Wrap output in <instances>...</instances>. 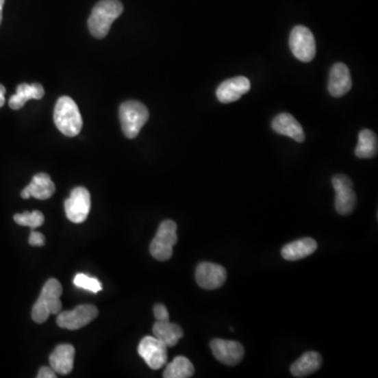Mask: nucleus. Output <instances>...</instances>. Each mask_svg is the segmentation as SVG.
<instances>
[{
    "label": "nucleus",
    "instance_id": "f257e3e1",
    "mask_svg": "<svg viewBox=\"0 0 378 378\" xmlns=\"http://www.w3.org/2000/svg\"><path fill=\"white\" fill-rule=\"evenodd\" d=\"M123 5L119 0H101L94 5L88 18L90 34L96 38H104L114 21L121 15Z\"/></svg>",
    "mask_w": 378,
    "mask_h": 378
},
{
    "label": "nucleus",
    "instance_id": "f03ea898",
    "mask_svg": "<svg viewBox=\"0 0 378 378\" xmlns=\"http://www.w3.org/2000/svg\"><path fill=\"white\" fill-rule=\"evenodd\" d=\"M62 295V286L56 279H50L43 286L32 310V318L37 324H42L50 315L58 314L62 308L60 297Z\"/></svg>",
    "mask_w": 378,
    "mask_h": 378
},
{
    "label": "nucleus",
    "instance_id": "7ed1b4c3",
    "mask_svg": "<svg viewBox=\"0 0 378 378\" xmlns=\"http://www.w3.org/2000/svg\"><path fill=\"white\" fill-rule=\"evenodd\" d=\"M54 121L57 129L66 137L78 136L84 125L78 106L68 96H63L57 101L54 110Z\"/></svg>",
    "mask_w": 378,
    "mask_h": 378
},
{
    "label": "nucleus",
    "instance_id": "20e7f679",
    "mask_svg": "<svg viewBox=\"0 0 378 378\" xmlns=\"http://www.w3.org/2000/svg\"><path fill=\"white\" fill-rule=\"evenodd\" d=\"M119 118L122 131L129 139L139 135L142 127L149 118V112L144 104L136 100L123 102L119 108Z\"/></svg>",
    "mask_w": 378,
    "mask_h": 378
},
{
    "label": "nucleus",
    "instance_id": "39448f33",
    "mask_svg": "<svg viewBox=\"0 0 378 378\" xmlns=\"http://www.w3.org/2000/svg\"><path fill=\"white\" fill-rule=\"evenodd\" d=\"M177 224L171 220H163L151 243V255L158 261H167L173 257V246L178 242Z\"/></svg>",
    "mask_w": 378,
    "mask_h": 378
},
{
    "label": "nucleus",
    "instance_id": "423d86ee",
    "mask_svg": "<svg viewBox=\"0 0 378 378\" xmlns=\"http://www.w3.org/2000/svg\"><path fill=\"white\" fill-rule=\"evenodd\" d=\"M289 47L295 58L302 62H310L316 55V43L312 32L304 25L293 27L289 37Z\"/></svg>",
    "mask_w": 378,
    "mask_h": 378
},
{
    "label": "nucleus",
    "instance_id": "0eeeda50",
    "mask_svg": "<svg viewBox=\"0 0 378 378\" xmlns=\"http://www.w3.org/2000/svg\"><path fill=\"white\" fill-rule=\"evenodd\" d=\"M332 185L336 190V210L342 216H348L353 212L357 202L353 182L349 177L336 175L332 179Z\"/></svg>",
    "mask_w": 378,
    "mask_h": 378
},
{
    "label": "nucleus",
    "instance_id": "6e6552de",
    "mask_svg": "<svg viewBox=\"0 0 378 378\" xmlns=\"http://www.w3.org/2000/svg\"><path fill=\"white\" fill-rule=\"evenodd\" d=\"M98 316V309L94 305H80L74 310L59 312L57 316V325L60 328L68 330H78Z\"/></svg>",
    "mask_w": 378,
    "mask_h": 378
},
{
    "label": "nucleus",
    "instance_id": "1a4fd4ad",
    "mask_svg": "<svg viewBox=\"0 0 378 378\" xmlns=\"http://www.w3.org/2000/svg\"><path fill=\"white\" fill-rule=\"evenodd\" d=\"M64 210L71 222L84 223L90 210V194L88 189L84 187L73 189L70 198L64 202Z\"/></svg>",
    "mask_w": 378,
    "mask_h": 378
},
{
    "label": "nucleus",
    "instance_id": "9d476101",
    "mask_svg": "<svg viewBox=\"0 0 378 378\" xmlns=\"http://www.w3.org/2000/svg\"><path fill=\"white\" fill-rule=\"evenodd\" d=\"M168 346L155 336H145L138 346V353L151 369H161L167 362Z\"/></svg>",
    "mask_w": 378,
    "mask_h": 378
},
{
    "label": "nucleus",
    "instance_id": "9b49d317",
    "mask_svg": "<svg viewBox=\"0 0 378 378\" xmlns=\"http://www.w3.org/2000/svg\"><path fill=\"white\" fill-rule=\"evenodd\" d=\"M227 279V273L223 266L218 264H199L196 270V279L199 286L206 290H214L223 286Z\"/></svg>",
    "mask_w": 378,
    "mask_h": 378
},
{
    "label": "nucleus",
    "instance_id": "f8f14e48",
    "mask_svg": "<svg viewBox=\"0 0 378 378\" xmlns=\"http://www.w3.org/2000/svg\"><path fill=\"white\" fill-rule=\"evenodd\" d=\"M214 357L224 365L236 366L243 360L245 350L243 344L234 340H216L210 342Z\"/></svg>",
    "mask_w": 378,
    "mask_h": 378
},
{
    "label": "nucleus",
    "instance_id": "ddd939ff",
    "mask_svg": "<svg viewBox=\"0 0 378 378\" xmlns=\"http://www.w3.org/2000/svg\"><path fill=\"white\" fill-rule=\"evenodd\" d=\"M251 88L249 79L244 76L227 79L218 86L216 98L222 103H231L247 94Z\"/></svg>",
    "mask_w": 378,
    "mask_h": 378
},
{
    "label": "nucleus",
    "instance_id": "4468645a",
    "mask_svg": "<svg viewBox=\"0 0 378 378\" xmlns=\"http://www.w3.org/2000/svg\"><path fill=\"white\" fill-rule=\"evenodd\" d=\"M352 88V78L349 68L344 63H336L329 74L328 90L332 97L340 98L348 94Z\"/></svg>",
    "mask_w": 378,
    "mask_h": 378
},
{
    "label": "nucleus",
    "instance_id": "2eb2a0df",
    "mask_svg": "<svg viewBox=\"0 0 378 378\" xmlns=\"http://www.w3.org/2000/svg\"><path fill=\"white\" fill-rule=\"evenodd\" d=\"M55 187L51 177L47 173H40L34 176L32 182L21 192V198L38 199V200H47L54 194Z\"/></svg>",
    "mask_w": 378,
    "mask_h": 378
},
{
    "label": "nucleus",
    "instance_id": "dca6fc26",
    "mask_svg": "<svg viewBox=\"0 0 378 378\" xmlns=\"http://www.w3.org/2000/svg\"><path fill=\"white\" fill-rule=\"evenodd\" d=\"M271 125H273V131L275 133L287 136V137L295 140L299 143H302L306 139L303 126L290 114H279L273 120Z\"/></svg>",
    "mask_w": 378,
    "mask_h": 378
},
{
    "label": "nucleus",
    "instance_id": "f3484780",
    "mask_svg": "<svg viewBox=\"0 0 378 378\" xmlns=\"http://www.w3.org/2000/svg\"><path fill=\"white\" fill-rule=\"evenodd\" d=\"M75 348L70 344H59L50 356L51 368L57 374L66 375L74 368Z\"/></svg>",
    "mask_w": 378,
    "mask_h": 378
},
{
    "label": "nucleus",
    "instance_id": "a211bd4d",
    "mask_svg": "<svg viewBox=\"0 0 378 378\" xmlns=\"http://www.w3.org/2000/svg\"><path fill=\"white\" fill-rule=\"evenodd\" d=\"M318 249V243L311 238L291 242L281 248V257L287 261H299L312 255Z\"/></svg>",
    "mask_w": 378,
    "mask_h": 378
},
{
    "label": "nucleus",
    "instance_id": "6ab92c4d",
    "mask_svg": "<svg viewBox=\"0 0 378 378\" xmlns=\"http://www.w3.org/2000/svg\"><path fill=\"white\" fill-rule=\"evenodd\" d=\"M43 96H45V88L40 84H19L16 94L10 98L9 105L12 110H21L29 100H40Z\"/></svg>",
    "mask_w": 378,
    "mask_h": 378
},
{
    "label": "nucleus",
    "instance_id": "aec40b11",
    "mask_svg": "<svg viewBox=\"0 0 378 378\" xmlns=\"http://www.w3.org/2000/svg\"><path fill=\"white\" fill-rule=\"evenodd\" d=\"M155 338L164 342L167 346H176L183 338V330L179 325L173 324L169 320H157L153 326Z\"/></svg>",
    "mask_w": 378,
    "mask_h": 378
},
{
    "label": "nucleus",
    "instance_id": "412c9836",
    "mask_svg": "<svg viewBox=\"0 0 378 378\" xmlns=\"http://www.w3.org/2000/svg\"><path fill=\"white\" fill-rule=\"evenodd\" d=\"M322 355L318 352L309 351L303 354L291 366V373L295 377H305L318 371L322 367Z\"/></svg>",
    "mask_w": 378,
    "mask_h": 378
},
{
    "label": "nucleus",
    "instance_id": "4be33fe9",
    "mask_svg": "<svg viewBox=\"0 0 378 378\" xmlns=\"http://www.w3.org/2000/svg\"><path fill=\"white\" fill-rule=\"evenodd\" d=\"M377 136L370 129H362L358 135L357 147L355 155L360 159H372L377 155Z\"/></svg>",
    "mask_w": 378,
    "mask_h": 378
},
{
    "label": "nucleus",
    "instance_id": "5701e85b",
    "mask_svg": "<svg viewBox=\"0 0 378 378\" xmlns=\"http://www.w3.org/2000/svg\"><path fill=\"white\" fill-rule=\"evenodd\" d=\"M194 374L192 362L184 356H177L171 364L165 368L163 377L165 378H189Z\"/></svg>",
    "mask_w": 378,
    "mask_h": 378
},
{
    "label": "nucleus",
    "instance_id": "b1692460",
    "mask_svg": "<svg viewBox=\"0 0 378 378\" xmlns=\"http://www.w3.org/2000/svg\"><path fill=\"white\" fill-rule=\"evenodd\" d=\"M14 220L18 225L27 226V227L32 228V229H36L45 223V216L39 210H34L32 212H25L23 214H16L14 216Z\"/></svg>",
    "mask_w": 378,
    "mask_h": 378
},
{
    "label": "nucleus",
    "instance_id": "393cba45",
    "mask_svg": "<svg viewBox=\"0 0 378 378\" xmlns=\"http://www.w3.org/2000/svg\"><path fill=\"white\" fill-rule=\"evenodd\" d=\"M74 285L78 288L84 289V290L90 291L92 293H97L102 290V285L99 279L88 277L84 273H78L75 277Z\"/></svg>",
    "mask_w": 378,
    "mask_h": 378
},
{
    "label": "nucleus",
    "instance_id": "a878e982",
    "mask_svg": "<svg viewBox=\"0 0 378 378\" xmlns=\"http://www.w3.org/2000/svg\"><path fill=\"white\" fill-rule=\"evenodd\" d=\"M153 314L157 320H169V313L166 307L162 304H157L153 307Z\"/></svg>",
    "mask_w": 378,
    "mask_h": 378
},
{
    "label": "nucleus",
    "instance_id": "bb28decb",
    "mask_svg": "<svg viewBox=\"0 0 378 378\" xmlns=\"http://www.w3.org/2000/svg\"><path fill=\"white\" fill-rule=\"evenodd\" d=\"M29 243L31 246H43L45 244V236L40 232L32 229L29 234Z\"/></svg>",
    "mask_w": 378,
    "mask_h": 378
},
{
    "label": "nucleus",
    "instance_id": "cd10ccee",
    "mask_svg": "<svg viewBox=\"0 0 378 378\" xmlns=\"http://www.w3.org/2000/svg\"><path fill=\"white\" fill-rule=\"evenodd\" d=\"M37 377L38 378H56V372L52 369L51 367H42L40 368V370L37 374Z\"/></svg>",
    "mask_w": 378,
    "mask_h": 378
},
{
    "label": "nucleus",
    "instance_id": "c85d7f7f",
    "mask_svg": "<svg viewBox=\"0 0 378 378\" xmlns=\"http://www.w3.org/2000/svg\"><path fill=\"white\" fill-rule=\"evenodd\" d=\"M5 86H3V84H0V108H3V106L5 105Z\"/></svg>",
    "mask_w": 378,
    "mask_h": 378
},
{
    "label": "nucleus",
    "instance_id": "c756f323",
    "mask_svg": "<svg viewBox=\"0 0 378 378\" xmlns=\"http://www.w3.org/2000/svg\"><path fill=\"white\" fill-rule=\"evenodd\" d=\"M3 5H5V0H0V25H1V21H3Z\"/></svg>",
    "mask_w": 378,
    "mask_h": 378
}]
</instances>
